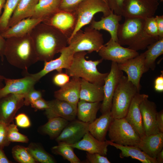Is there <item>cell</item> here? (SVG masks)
Listing matches in <instances>:
<instances>
[{
    "label": "cell",
    "mask_w": 163,
    "mask_h": 163,
    "mask_svg": "<svg viewBox=\"0 0 163 163\" xmlns=\"http://www.w3.org/2000/svg\"><path fill=\"white\" fill-rule=\"evenodd\" d=\"M30 34L33 41L39 61H49L68 44L69 38L56 27L41 22Z\"/></svg>",
    "instance_id": "cell-1"
},
{
    "label": "cell",
    "mask_w": 163,
    "mask_h": 163,
    "mask_svg": "<svg viewBox=\"0 0 163 163\" xmlns=\"http://www.w3.org/2000/svg\"><path fill=\"white\" fill-rule=\"evenodd\" d=\"M6 40L4 57L11 65L27 71L31 66L39 61L30 34Z\"/></svg>",
    "instance_id": "cell-2"
},
{
    "label": "cell",
    "mask_w": 163,
    "mask_h": 163,
    "mask_svg": "<svg viewBox=\"0 0 163 163\" xmlns=\"http://www.w3.org/2000/svg\"><path fill=\"white\" fill-rule=\"evenodd\" d=\"M144 19L125 18L117 31L118 43L137 51L145 49L157 40L149 36L144 29Z\"/></svg>",
    "instance_id": "cell-3"
},
{
    "label": "cell",
    "mask_w": 163,
    "mask_h": 163,
    "mask_svg": "<svg viewBox=\"0 0 163 163\" xmlns=\"http://www.w3.org/2000/svg\"><path fill=\"white\" fill-rule=\"evenodd\" d=\"M85 51L75 53L71 65L66 69V73L70 77L80 78L91 83L103 86L104 79L108 73H101L97 66L102 62V59L95 60H87Z\"/></svg>",
    "instance_id": "cell-4"
},
{
    "label": "cell",
    "mask_w": 163,
    "mask_h": 163,
    "mask_svg": "<svg viewBox=\"0 0 163 163\" xmlns=\"http://www.w3.org/2000/svg\"><path fill=\"white\" fill-rule=\"evenodd\" d=\"M139 92L136 87L123 75L113 98L110 111L113 119L125 118L133 98Z\"/></svg>",
    "instance_id": "cell-5"
},
{
    "label": "cell",
    "mask_w": 163,
    "mask_h": 163,
    "mask_svg": "<svg viewBox=\"0 0 163 163\" xmlns=\"http://www.w3.org/2000/svg\"><path fill=\"white\" fill-rule=\"evenodd\" d=\"M104 43L102 34L89 26L86 27L84 31L78 30L68 41V46L75 53L81 51L98 53Z\"/></svg>",
    "instance_id": "cell-6"
},
{
    "label": "cell",
    "mask_w": 163,
    "mask_h": 163,
    "mask_svg": "<svg viewBox=\"0 0 163 163\" xmlns=\"http://www.w3.org/2000/svg\"><path fill=\"white\" fill-rule=\"evenodd\" d=\"M74 11L76 16V24L68 41L83 27L90 23L95 14L101 12L105 17L110 14L111 10L103 0H84Z\"/></svg>",
    "instance_id": "cell-7"
},
{
    "label": "cell",
    "mask_w": 163,
    "mask_h": 163,
    "mask_svg": "<svg viewBox=\"0 0 163 163\" xmlns=\"http://www.w3.org/2000/svg\"><path fill=\"white\" fill-rule=\"evenodd\" d=\"M110 141L123 145H136L141 138L125 118L114 119L108 131Z\"/></svg>",
    "instance_id": "cell-8"
},
{
    "label": "cell",
    "mask_w": 163,
    "mask_h": 163,
    "mask_svg": "<svg viewBox=\"0 0 163 163\" xmlns=\"http://www.w3.org/2000/svg\"><path fill=\"white\" fill-rule=\"evenodd\" d=\"M159 5L158 2L155 0H124L121 15L143 19L153 16Z\"/></svg>",
    "instance_id": "cell-9"
},
{
    "label": "cell",
    "mask_w": 163,
    "mask_h": 163,
    "mask_svg": "<svg viewBox=\"0 0 163 163\" xmlns=\"http://www.w3.org/2000/svg\"><path fill=\"white\" fill-rule=\"evenodd\" d=\"M123 75L118 64L112 62L110 72L104 79L103 86L104 97L100 109L102 114L110 111L114 94Z\"/></svg>",
    "instance_id": "cell-10"
},
{
    "label": "cell",
    "mask_w": 163,
    "mask_h": 163,
    "mask_svg": "<svg viewBox=\"0 0 163 163\" xmlns=\"http://www.w3.org/2000/svg\"><path fill=\"white\" fill-rule=\"evenodd\" d=\"M103 60H108L117 64L123 63L139 55L136 51L123 47L110 39L98 52Z\"/></svg>",
    "instance_id": "cell-11"
},
{
    "label": "cell",
    "mask_w": 163,
    "mask_h": 163,
    "mask_svg": "<svg viewBox=\"0 0 163 163\" xmlns=\"http://www.w3.org/2000/svg\"><path fill=\"white\" fill-rule=\"evenodd\" d=\"M24 77L18 79H10L5 77V85L0 89V98L10 94H25L34 88L37 82L27 71H24Z\"/></svg>",
    "instance_id": "cell-12"
},
{
    "label": "cell",
    "mask_w": 163,
    "mask_h": 163,
    "mask_svg": "<svg viewBox=\"0 0 163 163\" xmlns=\"http://www.w3.org/2000/svg\"><path fill=\"white\" fill-rule=\"evenodd\" d=\"M120 70L127 74V77L137 88L139 92L141 88L140 81L143 74L147 72L145 67L144 56L142 53L137 56L118 64Z\"/></svg>",
    "instance_id": "cell-13"
},
{
    "label": "cell",
    "mask_w": 163,
    "mask_h": 163,
    "mask_svg": "<svg viewBox=\"0 0 163 163\" xmlns=\"http://www.w3.org/2000/svg\"><path fill=\"white\" fill-rule=\"evenodd\" d=\"M60 56L54 60L44 62L43 68L40 72L31 74L38 82L44 76L55 70L58 72H62V69H67L71 65L74 52L69 46L63 48L60 53Z\"/></svg>",
    "instance_id": "cell-14"
},
{
    "label": "cell",
    "mask_w": 163,
    "mask_h": 163,
    "mask_svg": "<svg viewBox=\"0 0 163 163\" xmlns=\"http://www.w3.org/2000/svg\"><path fill=\"white\" fill-rule=\"evenodd\" d=\"M24 95L10 94L0 98V121L7 125L12 122L17 111L24 105Z\"/></svg>",
    "instance_id": "cell-15"
},
{
    "label": "cell",
    "mask_w": 163,
    "mask_h": 163,
    "mask_svg": "<svg viewBox=\"0 0 163 163\" xmlns=\"http://www.w3.org/2000/svg\"><path fill=\"white\" fill-rule=\"evenodd\" d=\"M89 123L75 119L69 122L60 135L55 139L57 142L72 144L79 141L88 132Z\"/></svg>",
    "instance_id": "cell-16"
},
{
    "label": "cell",
    "mask_w": 163,
    "mask_h": 163,
    "mask_svg": "<svg viewBox=\"0 0 163 163\" xmlns=\"http://www.w3.org/2000/svg\"><path fill=\"white\" fill-rule=\"evenodd\" d=\"M76 20L75 11L69 12L60 10L42 22L57 28L69 38L75 29Z\"/></svg>",
    "instance_id": "cell-17"
},
{
    "label": "cell",
    "mask_w": 163,
    "mask_h": 163,
    "mask_svg": "<svg viewBox=\"0 0 163 163\" xmlns=\"http://www.w3.org/2000/svg\"><path fill=\"white\" fill-rule=\"evenodd\" d=\"M48 103L49 107L45 110V114L48 120L60 117L70 121L75 119L77 106L56 99Z\"/></svg>",
    "instance_id": "cell-18"
},
{
    "label": "cell",
    "mask_w": 163,
    "mask_h": 163,
    "mask_svg": "<svg viewBox=\"0 0 163 163\" xmlns=\"http://www.w3.org/2000/svg\"><path fill=\"white\" fill-rule=\"evenodd\" d=\"M148 95L137 93L134 96L125 117L131 125L141 138L145 136L140 105L144 99L148 98Z\"/></svg>",
    "instance_id": "cell-19"
},
{
    "label": "cell",
    "mask_w": 163,
    "mask_h": 163,
    "mask_svg": "<svg viewBox=\"0 0 163 163\" xmlns=\"http://www.w3.org/2000/svg\"><path fill=\"white\" fill-rule=\"evenodd\" d=\"M143 128L145 135L159 133L156 123L158 112L155 103L148 98L143 100L140 105Z\"/></svg>",
    "instance_id": "cell-20"
},
{
    "label": "cell",
    "mask_w": 163,
    "mask_h": 163,
    "mask_svg": "<svg viewBox=\"0 0 163 163\" xmlns=\"http://www.w3.org/2000/svg\"><path fill=\"white\" fill-rule=\"evenodd\" d=\"M72 78L68 82L54 92V96L56 99L77 106L79 100L81 78Z\"/></svg>",
    "instance_id": "cell-21"
},
{
    "label": "cell",
    "mask_w": 163,
    "mask_h": 163,
    "mask_svg": "<svg viewBox=\"0 0 163 163\" xmlns=\"http://www.w3.org/2000/svg\"><path fill=\"white\" fill-rule=\"evenodd\" d=\"M122 18L121 15L116 14L111 11L109 15L101 17L99 21H95L93 18L89 27L98 31L101 30L107 31L110 34V39L118 42L117 31Z\"/></svg>",
    "instance_id": "cell-22"
},
{
    "label": "cell",
    "mask_w": 163,
    "mask_h": 163,
    "mask_svg": "<svg viewBox=\"0 0 163 163\" xmlns=\"http://www.w3.org/2000/svg\"><path fill=\"white\" fill-rule=\"evenodd\" d=\"M74 148L86 151L90 153H97L105 156L109 145L106 141H100L88 132L78 142L69 145Z\"/></svg>",
    "instance_id": "cell-23"
},
{
    "label": "cell",
    "mask_w": 163,
    "mask_h": 163,
    "mask_svg": "<svg viewBox=\"0 0 163 163\" xmlns=\"http://www.w3.org/2000/svg\"><path fill=\"white\" fill-rule=\"evenodd\" d=\"M136 146L150 157L156 159L158 154L163 149V133L145 135Z\"/></svg>",
    "instance_id": "cell-24"
},
{
    "label": "cell",
    "mask_w": 163,
    "mask_h": 163,
    "mask_svg": "<svg viewBox=\"0 0 163 163\" xmlns=\"http://www.w3.org/2000/svg\"><path fill=\"white\" fill-rule=\"evenodd\" d=\"M43 21L41 18L31 17L25 18L9 27L1 34L5 39L13 37L22 36L29 34L37 25Z\"/></svg>",
    "instance_id": "cell-25"
},
{
    "label": "cell",
    "mask_w": 163,
    "mask_h": 163,
    "mask_svg": "<svg viewBox=\"0 0 163 163\" xmlns=\"http://www.w3.org/2000/svg\"><path fill=\"white\" fill-rule=\"evenodd\" d=\"M113 118L111 111L102 114L89 124L88 132L97 140L104 141Z\"/></svg>",
    "instance_id": "cell-26"
},
{
    "label": "cell",
    "mask_w": 163,
    "mask_h": 163,
    "mask_svg": "<svg viewBox=\"0 0 163 163\" xmlns=\"http://www.w3.org/2000/svg\"><path fill=\"white\" fill-rule=\"evenodd\" d=\"M109 145L120 150V157L124 158L130 157L142 163H157L155 158H152L136 145H123L117 144L110 140H106Z\"/></svg>",
    "instance_id": "cell-27"
},
{
    "label": "cell",
    "mask_w": 163,
    "mask_h": 163,
    "mask_svg": "<svg viewBox=\"0 0 163 163\" xmlns=\"http://www.w3.org/2000/svg\"><path fill=\"white\" fill-rule=\"evenodd\" d=\"M103 86L81 79L79 100L90 102L102 101L104 97Z\"/></svg>",
    "instance_id": "cell-28"
},
{
    "label": "cell",
    "mask_w": 163,
    "mask_h": 163,
    "mask_svg": "<svg viewBox=\"0 0 163 163\" xmlns=\"http://www.w3.org/2000/svg\"><path fill=\"white\" fill-rule=\"evenodd\" d=\"M39 0H20L10 20L8 28L20 21L31 17Z\"/></svg>",
    "instance_id": "cell-29"
},
{
    "label": "cell",
    "mask_w": 163,
    "mask_h": 163,
    "mask_svg": "<svg viewBox=\"0 0 163 163\" xmlns=\"http://www.w3.org/2000/svg\"><path fill=\"white\" fill-rule=\"evenodd\" d=\"M101 104V102H90L79 100L77 111L78 120L89 124L92 122L96 118Z\"/></svg>",
    "instance_id": "cell-30"
},
{
    "label": "cell",
    "mask_w": 163,
    "mask_h": 163,
    "mask_svg": "<svg viewBox=\"0 0 163 163\" xmlns=\"http://www.w3.org/2000/svg\"><path fill=\"white\" fill-rule=\"evenodd\" d=\"M61 1V0H39L31 18H41L43 21L46 20L60 10Z\"/></svg>",
    "instance_id": "cell-31"
},
{
    "label": "cell",
    "mask_w": 163,
    "mask_h": 163,
    "mask_svg": "<svg viewBox=\"0 0 163 163\" xmlns=\"http://www.w3.org/2000/svg\"><path fill=\"white\" fill-rule=\"evenodd\" d=\"M147 50L143 53L144 56V65L147 72L150 69L155 70V61L157 58L163 54V38L149 45Z\"/></svg>",
    "instance_id": "cell-32"
},
{
    "label": "cell",
    "mask_w": 163,
    "mask_h": 163,
    "mask_svg": "<svg viewBox=\"0 0 163 163\" xmlns=\"http://www.w3.org/2000/svg\"><path fill=\"white\" fill-rule=\"evenodd\" d=\"M66 120L60 117L48 120V121L40 128L41 132L48 135L51 139H56L61 133L69 122Z\"/></svg>",
    "instance_id": "cell-33"
},
{
    "label": "cell",
    "mask_w": 163,
    "mask_h": 163,
    "mask_svg": "<svg viewBox=\"0 0 163 163\" xmlns=\"http://www.w3.org/2000/svg\"><path fill=\"white\" fill-rule=\"evenodd\" d=\"M27 148L29 152L36 162L41 163L56 162L53 157L40 145L32 142Z\"/></svg>",
    "instance_id": "cell-34"
},
{
    "label": "cell",
    "mask_w": 163,
    "mask_h": 163,
    "mask_svg": "<svg viewBox=\"0 0 163 163\" xmlns=\"http://www.w3.org/2000/svg\"><path fill=\"white\" fill-rule=\"evenodd\" d=\"M58 145L52 147L53 153L56 155L61 156L64 159L71 163H80V159L75 153L72 147L62 142H59Z\"/></svg>",
    "instance_id": "cell-35"
},
{
    "label": "cell",
    "mask_w": 163,
    "mask_h": 163,
    "mask_svg": "<svg viewBox=\"0 0 163 163\" xmlns=\"http://www.w3.org/2000/svg\"><path fill=\"white\" fill-rule=\"evenodd\" d=\"M20 0H6L3 12L0 17V33L8 28V24L17 5Z\"/></svg>",
    "instance_id": "cell-36"
},
{
    "label": "cell",
    "mask_w": 163,
    "mask_h": 163,
    "mask_svg": "<svg viewBox=\"0 0 163 163\" xmlns=\"http://www.w3.org/2000/svg\"><path fill=\"white\" fill-rule=\"evenodd\" d=\"M11 153L14 160L20 163H36V161L29 152L27 148L16 145L12 148Z\"/></svg>",
    "instance_id": "cell-37"
},
{
    "label": "cell",
    "mask_w": 163,
    "mask_h": 163,
    "mask_svg": "<svg viewBox=\"0 0 163 163\" xmlns=\"http://www.w3.org/2000/svg\"><path fill=\"white\" fill-rule=\"evenodd\" d=\"M7 136L10 142L27 143L29 141L27 136L19 132L17 126L14 123H11L7 126Z\"/></svg>",
    "instance_id": "cell-38"
},
{
    "label": "cell",
    "mask_w": 163,
    "mask_h": 163,
    "mask_svg": "<svg viewBox=\"0 0 163 163\" xmlns=\"http://www.w3.org/2000/svg\"><path fill=\"white\" fill-rule=\"evenodd\" d=\"M144 29L149 36L157 40L159 39L155 17L152 16L144 18Z\"/></svg>",
    "instance_id": "cell-39"
},
{
    "label": "cell",
    "mask_w": 163,
    "mask_h": 163,
    "mask_svg": "<svg viewBox=\"0 0 163 163\" xmlns=\"http://www.w3.org/2000/svg\"><path fill=\"white\" fill-rule=\"evenodd\" d=\"M84 0H61L59 10L69 12L75 11L78 5Z\"/></svg>",
    "instance_id": "cell-40"
},
{
    "label": "cell",
    "mask_w": 163,
    "mask_h": 163,
    "mask_svg": "<svg viewBox=\"0 0 163 163\" xmlns=\"http://www.w3.org/2000/svg\"><path fill=\"white\" fill-rule=\"evenodd\" d=\"M42 98V94L40 91L37 90L34 88L30 90L24 95V105L29 106L36 100Z\"/></svg>",
    "instance_id": "cell-41"
},
{
    "label": "cell",
    "mask_w": 163,
    "mask_h": 163,
    "mask_svg": "<svg viewBox=\"0 0 163 163\" xmlns=\"http://www.w3.org/2000/svg\"><path fill=\"white\" fill-rule=\"evenodd\" d=\"M86 162L89 163H110L108 158L97 153L86 152Z\"/></svg>",
    "instance_id": "cell-42"
},
{
    "label": "cell",
    "mask_w": 163,
    "mask_h": 163,
    "mask_svg": "<svg viewBox=\"0 0 163 163\" xmlns=\"http://www.w3.org/2000/svg\"><path fill=\"white\" fill-rule=\"evenodd\" d=\"M70 77L66 73L58 72L54 76L53 82L55 85L61 87L69 81Z\"/></svg>",
    "instance_id": "cell-43"
},
{
    "label": "cell",
    "mask_w": 163,
    "mask_h": 163,
    "mask_svg": "<svg viewBox=\"0 0 163 163\" xmlns=\"http://www.w3.org/2000/svg\"><path fill=\"white\" fill-rule=\"evenodd\" d=\"M8 125L0 121V146L3 149L8 146L10 143L7 136Z\"/></svg>",
    "instance_id": "cell-44"
},
{
    "label": "cell",
    "mask_w": 163,
    "mask_h": 163,
    "mask_svg": "<svg viewBox=\"0 0 163 163\" xmlns=\"http://www.w3.org/2000/svg\"><path fill=\"white\" fill-rule=\"evenodd\" d=\"M124 0H107V4L114 13L121 15Z\"/></svg>",
    "instance_id": "cell-45"
},
{
    "label": "cell",
    "mask_w": 163,
    "mask_h": 163,
    "mask_svg": "<svg viewBox=\"0 0 163 163\" xmlns=\"http://www.w3.org/2000/svg\"><path fill=\"white\" fill-rule=\"evenodd\" d=\"M17 125L21 128H26L31 126L30 120L28 117L24 113H21L15 117Z\"/></svg>",
    "instance_id": "cell-46"
},
{
    "label": "cell",
    "mask_w": 163,
    "mask_h": 163,
    "mask_svg": "<svg viewBox=\"0 0 163 163\" xmlns=\"http://www.w3.org/2000/svg\"><path fill=\"white\" fill-rule=\"evenodd\" d=\"M30 105L35 110H46L49 107L48 101L42 98L36 100L32 103Z\"/></svg>",
    "instance_id": "cell-47"
},
{
    "label": "cell",
    "mask_w": 163,
    "mask_h": 163,
    "mask_svg": "<svg viewBox=\"0 0 163 163\" xmlns=\"http://www.w3.org/2000/svg\"><path fill=\"white\" fill-rule=\"evenodd\" d=\"M161 75L157 77L154 81V89L159 92L163 91V72L161 71Z\"/></svg>",
    "instance_id": "cell-48"
},
{
    "label": "cell",
    "mask_w": 163,
    "mask_h": 163,
    "mask_svg": "<svg viewBox=\"0 0 163 163\" xmlns=\"http://www.w3.org/2000/svg\"><path fill=\"white\" fill-rule=\"evenodd\" d=\"M157 27L159 39L163 38V15L155 17Z\"/></svg>",
    "instance_id": "cell-49"
},
{
    "label": "cell",
    "mask_w": 163,
    "mask_h": 163,
    "mask_svg": "<svg viewBox=\"0 0 163 163\" xmlns=\"http://www.w3.org/2000/svg\"><path fill=\"white\" fill-rule=\"evenodd\" d=\"M156 123L160 132L163 133V110L157 112L156 118Z\"/></svg>",
    "instance_id": "cell-50"
},
{
    "label": "cell",
    "mask_w": 163,
    "mask_h": 163,
    "mask_svg": "<svg viewBox=\"0 0 163 163\" xmlns=\"http://www.w3.org/2000/svg\"><path fill=\"white\" fill-rule=\"evenodd\" d=\"M6 43V40L0 33V57L1 60L3 62L5 58L4 51Z\"/></svg>",
    "instance_id": "cell-51"
},
{
    "label": "cell",
    "mask_w": 163,
    "mask_h": 163,
    "mask_svg": "<svg viewBox=\"0 0 163 163\" xmlns=\"http://www.w3.org/2000/svg\"><path fill=\"white\" fill-rule=\"evenodd\" d=\"M2 148L0 146V163H12L7 158Z\"/></svg>",
    "instance_id": "cell-52"
},
{
    "label": "cell",
    "mask_w": 163,
    "mask_h": 163,
    "mask_svg": "<svg viewBox=\"0 0 163 163\" xmlns=\"http://www.w3.org/2000/svg\"><path fill=\"white\" fill-rule=\"evenodd\" d=\"M156 160L157 163H163V149H162L157 155Z\"/></svg>",
    "instance_id": "cell-53"
},
{
    "label": "cell",
    "mask_w": 163,
    "mask_h": 163,
    "mask_svg": "<svg viewBox=\"0 0 163 163\" xmlns=\"http://www.w3.org/2000/svg\"><path fill=\"white\" fill-rule=\"evenodd\" d=\"M6 0H0V17L1 14V11L4 8Z\"/></svg>",
    "instance_id": "cell-54"
},
{
    "label": "cell",
    "mask_w": 163,
    "mask_h": 163,
    "mask_svg": "<svg viewBox=\"0 0 163 163\" xmlns=\"http://www.w3.org/2000/svg\"><path fill=\"white\" fill-rule=\"evenodd\" d=\"M5 77L0 75V89L2 88L4 85L3 84V82L4 81Z\"/></svg>",
    "instance_id": "cell-55"
},
{
    "label": "cell",
    "mask_w": 163,
    "mask_h": 163,
    "mask_svg": "<svg viewBox=\"0 0 163 163\" xmlns=\"http://www.w3.org/2000/svg\"><path fill=\"white\" fill-rule=\"evenodd\" d=\"M103 0L107 4V0Z\"/></svg>",
    "instance_id": "cell-56"
},
{
    "label": "cell",
    "mask_w": 163,
    "mask_h": 163,
    "mask_svg": "<svg viewBox=\"0 0 163 163\" xmlns=\"http://www.w3.org/2000/svg\"><path fill=\"white\" fill-rule=\"evenodd\" d=\"M160 1L161 2H163V0H160Z\"/></svg>",
    "instance_id": "cell-57"
},
{
    "label": "cell",
    "mask_w": 163,
    "mask_h": 163,
    "mask_svg": "<svg viewBox=\"0 0 163 163\" xmlns=\"http://www.w3.org/2000/svg\"><path fill=\"white\" fill-rule=\"evenodd\" d=\"M155 0V1H158L159 0Z\"/></svg>",
    "instance_id": "cell-58"
}]
</instances>
